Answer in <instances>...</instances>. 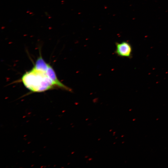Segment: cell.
Wrapping results in <instances>:
<instances>
[{"label":"cell","instance_id":"obj_1","mask_svg":"<svg viewBox=\"0 0 168 168\" xmlns=\"http://www.w3.org/2000/svg\"><path fill=\"white\" fill-rule=\"evenodd\" d=\"M46 70L33 67L22 75V83L26 88L34 92H43L56 88Z\"/></svg>","mask_w":168,"mask_h":168},{"label":"cell","instance_id":"obj_2","mask_svg":"<svg viewBox=\"0 0 168 168\" xmlns=\"http://www.w3.org/2000/svg\"><path fill=\"white\" fill-rule=\"evenodd\" d=\"M115 44V54L121 57L129 58H132L133 48L129 42L126 41L120 43L116 42Z\"/></svg>","mask_w":168,"mask_h":168}]
</instances>
